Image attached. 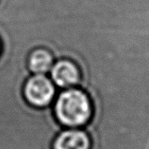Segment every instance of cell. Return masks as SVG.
I'll return each mask as SVG.
<instances>
[{
  "mask_svg": "<svg viewBox=\"0 0 149 149\" xmlns=\"http://www.w3.org/2000/svg\"><path fill=\"white\" fill-rule=\"evenodd\" d=\"M52 107L57 121L63 127H84L93 116L91 98L79 87L58 89Z\"/></svg>",
  "mask_w": 149,
  "mask_h": 149,
  "instance_id": "1",
  "label": "cell"
},
{
  "mask_svg": "<svg viewBox=\"0 0 149 149\" xmlns=\"http://www.w3.org/2000/svg\"><path fill=\"white\" fill-rule=\"evenodd\" d=\"M58 89L46 74H31L26 81L23 93L29 105L45 107L53 104Z\"/></svg>",
  "mask_w": 149,
  "mask_h": 149,
  "instance_id": "2",
  "label": "cell"
},
{
  "mask_svg": "<svg viewBox=\"0 0 149 149\" xmlns=\"http://www.w3.org/2000/svg\"><path fill=\"white\" fill-rule=\"evenodd\" d=\"M49 74L50 79L58 89L78 87L81 80L78 66L74 61L66 58L55 61Z\"/></svg>",
  "mask_w": 149,
  "mask_h": 149,
  "instance_id": "3",
  "label": "cell"
},
{
  "mask_svg": "<svg viewBox=\"0 0 149 149\" xmlns=\"http://www.w3.org/2000/svg\"><path fill=\"white\" fill-rule=\"evenodd\" d=\"M92 141L83 127H65L53 141V149H91Z\"/></svg>",
  "mask_w": 149,
  "mask_h": 149,
  "instance_id": "4",
  "label": "cell"
},
{
  "mask_svg": "<svg viewBox=\"0 0 149 149\" xmlns=\"http://www.w3.org/2000/svg\"><path fill=\"white\" fill-rule=\"evenodd\" d=\"M55 63V58L48 49L39 47L32 49L27 57V66L32 74H47Z\"/></svg>",
  "mask_w": 149,
  "mask_h": 149,
  "instance_id": "5",
  "label": "cell"
},
{
  "mask_svg": "<svg viewBox=\"0 0 149 149\" xmlns=\"http://www.w3.org/2000/svg\"><path fill=\"white\" fill-rule=\"evenodd\" d=\"M0 50H1V45H0Z\"/></svg>",
  "mask_w": 149,
  "mask_h": 149,
  "instance_id": "6",
  "label": "cell"
},
{
  "mask_svg": "<svg viewBox=\"0 0 149 149\" xmlns=\"http://www.w3.org/2000/svg\"><path fill=\"white\" fill-rule=\"evenodd\" d=\"M0 2H1V0H0Z\"/></svg>",
  "mask_w": 149,
  "mask_h": 149,
  "instance_id": "7",
  "label": "cell"
}]
</instances>
